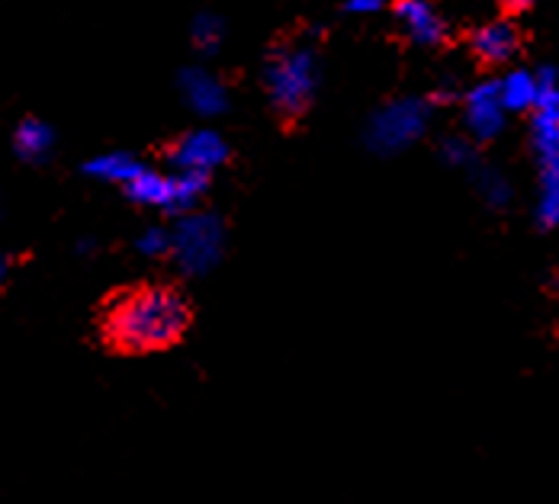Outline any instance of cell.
<instances>
[{"instance_id":"cell-1","label":"cell","mask_w":559,"mask_h":504,"mask_svg":"<svg viewBox=\"0 0 559 504\" xmlns=\"http://www.w3.org/2000/svg\"><path fill=\"white\" fill-rule=\"evenodd\" d=\"M190 302L170 283H139L107 296L100 309V340L112 353H158L190 332Z\"/></svg>"},{"instance_id":"cell-2","label":"cell","mask_w":559,"mask_h":504,"mask_svg":"<svg viewBox=\"0 0 559 504\" xmlns=\"http://www.w3.org/2000/svg\"><path fill=\"white\" fill-rule=\"evenodd\" d=\"M264 87L280 122L296 125L316 100V87H319L316 52L306 46L280 43L264 61Z\"/></svg>"},{"instance_id":"cell-3","label":"cell","mask_w":559,"mask_h":504,"mask_svg":"<svg viewBox=\"0 0 559 504\" xmlns=\"http://www.w3.org/2000/svg\"><path fill=\"white\" fill-rule=\"evenodd\" d=\"M170 254L183 274H190V277L206 274L223 254V223L213 216H197V213L180 216V223L174 228Z\"/></svg>"},{"instance_id":"cell-4","label":"cell","mask_w":559,"mask_h":504,"mask_svg":"<svg viewBox=\"0 0 559 504\" xmlns=\"http://www.w3.org/2000/svg\"><path fill=\"white\" fill-rule=\"evenodd\" d=\"M425 129H428V104L418 97H405V100H392L390 107H383L370 119L367 142L373 152L392 155L412 145L415 139H421Z\"/></svg>"},{"instance_id":"cell-5","label":"cell","mask_w":559,"mask_h":504,"mask_svg":"<svg viewBox=\"0 0 559 504\" xmlns=\"http://www.w3.org/2000/svg\"><path fill=\"white\" fill-rule=\"evenodd\" d=\"M165 155L177 170H216L228 158V145L223 135L200 129V132L180 135Z\"/></svg>"},{"instance_id":"cell-6","label":"cell","mask_w":559,"mask_h":504,"mask_svg":"<svg viewBox=\"0 0 559 504\" xmlns=\"http://www.w3.org/2000/svg\"><path fill=\"white\" fill-rule=\"evenodd\" d=\"M469 52L479 64L496 68V64H508L511 58L521 52V33L511 20H492L479 29L469 33Z\"/></svg>"},{"instance_id":"cell-7","label":"cell","mask_w":559,"mask_h":504,"mask_svg":"<svg viewBox=\"0 0 559 504\" xmlns=\"http://www.w3.org/2000/svg\"><path fill=\"white\" fill-rule=\"evenodd\" d=\"M502 81H483L466 94V125L479 142H489L502 132Z\"/></svg>"},{"instance_id":"cell-8","label":"cell","mask_w":559,"mask_h":504,"mask_svg":"<svg viewBox=\"0 0 559 504\" xmlns=\"http://www.w3.org/2000/svg\"><path fill=\"white\" fill-rule=\"evenodd\" d=\"M392 16L418 46H441L448 39V26L431 0H395Z\"/></svg>"},{"instance_id":"cell-9","label":"cell","mask_w":559,"mask_h":504,"mask_svg":"<svg viewBox=\"0 0 559 504\" xmlns=\"http://www.w3.org/2000/svg\"><path fill=\"white\" fill-rule=\"evenodd\" d=\"M177 87H180L183 104L200 116H216L228 107V94L223 84L200 68H183L177 77Z\"/></svg>"},{"instance_id":"cell-10","label":"cell","mask_w":559,"mask_h":504,"mask_svg":"<svg viewBox=\"0 0 559 504\" xmlns=\"http://www.w3.org/2000/svg\"><path fill=\"white\" fill-rule=\"evenodd\" d=\"M174 187H177V177H165L158 170L142 168L129 183H122L126 196L139 206H158L168 213L170 203H174Z\"/></svg>"},{"instance_id":"cell-11","label":"cell","mask_w":559,"mask_h":504,"mask_svg":"<svg viewBox=\"0 0 559 504\" xmlns=\"http://www.w3.org/2000/svg\"><path fill=\"white\" fill-rule=\"evenodd\" d=\"M52 145H56V135L43 119L26 116L13 132V148L26 165H43L52 155Z\"/></svg>"},{"instance_id":"cell-12","label":"cell","mask_w":559,"mask_h":504,"mask_svg":"<svg viewBox=\"0 0 559 504\" xmlns=\"http://www.w3.org/2000/svg\"><path fill=\"white\" fill-rule=\"evenodd\" d=\"M540 165V200H537V223L540 228L559 225V152L537 155Z\"/></svg>"},{"instance_id":"cell-13","label":"cell","mask_w":559,"mask_h":504,"mask_svg":"<svg viewBox=\"0 0 559 504\" xmlns=\"http://www.w3.org/2000/svg\"><path fill=\"white\" fill-rule=\"evenodd\" d=\"M174 177H177V187H174V203H170L168 216H187L203 200V193L210 187V170H177Z\"/></svg>"},{"instance_id":"cell-14","label":"cell","mask_w":559,"mask_h":504,"mask_svg":"<svg viewBox=\"0 0 559 504\" xmlns=\"http://www.w3.org/2000/svg\"><path fill=\"white\" fill-rule=\"evenodd\" d=\"M502 104L511 112L537 110V74L511 71L502 81Z\"/></svg>"},{"instance_id":"cell-15","label":"cell","mask_w":559,"mask_h":504,"mask_svg":"<svg viewBox=\"0 0 559 504\" xmlns=\"http://www.w3.org/2000/svg\"><path fill=\"white\" fill-rule=\"evenodd\" d=\"M84 170H87L91 177H104V180H116V183H129V180L142 170V165L132 161V158L122 155V152H110V155H100V158L87 161Z\"/></svg>"},{"instance_id":"cell-16","label":"cell","mask_w":559,"mask_h":504,"mask_svg":"<svg viewBox=\"0 0 559 504\" xmlns=\"http://www.w3.org/2000/svg\"><path fill=\"white\" fill-rule=\"evenodd\" d=\"M219 39H223V23H219V16L200 13V16L193 20V43H197V49H200V52H216V49H219Z\"/></svg>"},{"instance_id":"cell-17","label":"cell","mask_w":559,"mask_h":504,"mask_svg":"<svg viewBox=\"0 0 559 504\" xmlns=\"http://www.w3.org/2000/svg\"><path fill=\"white\" fill-rule=\"evenodd\" d=\"M135 248H139L142 254H148V257H162V254H170L174 235H168L165 228H148V231L135 241Z\"/></svg>"},{"instance_id":"cell-18","label":"cell","mask_w":559,"mask_h":504,"mask_svg":"<svg viewBox=\"0 0 559 504\" xmlns=\"http://www.w3.org/2000/svg\"><path fill=\"white\" fill-rule=\"evenodd\" d=\"M537 107H559V81L554 68L537 71Z\"/></svg>"},{"instance_id":"cell-19","label":"cell","mask_w":559,"mask_h":504,"mask_svg":"<svg viewBox=\"0 0 559 504\" xmlns=\"http://www.w3.org/2000/svg\"><path fill=\"white\" fill-rule=\"evenodd\" d=\"M479 190L486 193V200L492 203V206H504L508 203V183L502 180V173H496V170H483L479 173Z\"/></svg>"},{"instance_id":"cell-20","label":"cell","mask_w":559,"mask_h":504,"mask_svg":"<svg viewBox=\"0 0 559 504\" xmlns=\"http://www.w3.org/2000/svg\"><path fill=\"white\" fill-rule=\"evenodd\" d=\"M441 155H444V161L453 165V168H466V165H473V145L469 142H463V139H448L444 142V148H441Z\"/></svg>"},{"instance_id":"cell-21","label":"cell","mask_w":559,"mask_h":504,"mask_svg":"<svg viewBox=\"0 0 559 504\" xmlns=\"http://www.w3.org/2000/svg\"><path fill=\"white\" fill-rule=\"evenodd\" d=\"M383 7V0H344L347 13H377Z\"/></svg>"},{"instance_id":"cell-22","label":"cell","mask_w":559,"mask_h":504,"mask_svg":"<svg viewBox=\"0 0 559 504\" xmlns=\"http://www.w3.org/2000/svg\"><path fill=\"white\" fill-rule=\"evenodd\" d=\"M499 7L508 16H514V13H524L527 7H534V0H499Z\"/></svg>"},{"instance_id":"cell-23","label":"cell","mask_w":559,"mask_h":504,"mask_svg":"<svg viewBox=\"0 0 559 504\" xmlns=\"http://www.w3.org/2000/svg\"><path fill=\"white\" fill-rule=\"evenodd\" d=\"M456 97H460V94H456V84L450 81V84H444V87H441V91L435 94V104H444V100H456Z\"/></svg>"}]
</instances>
